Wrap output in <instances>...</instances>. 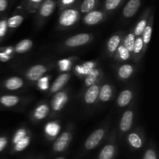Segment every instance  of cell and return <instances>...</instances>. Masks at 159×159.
<instances>
[{"label":"cell","instance_id":"obj_1","mask_svg":"<svg viewBox=\"0 0 159 159\" xmlns=\"http://www.w3.org/2000/svg\"><path fill=\"white\" fill-rule=\"evenodd\" d=\"M80 13L77 9L75 8H68L64 9L60 14L58 19V23L60 26L64 27H68L75 24L79 20Z\"/></svg>","mask_w":159,"mask_h":159},{"label":"cell","instance_id":"obj_2","mask_svg":"<svg viewBox=\"0 0 159 159\" xmlns=\"http://www.w3.org/2000/svg\"><path fill=\"white\" fill-rule=\"evenodd\" d=\"M92 35L89 34H79L76 35L71 36L67 39L65 42V44L68 48H77L82 46L91 40Z\"/></svg>","mask_w":159,"mask_h":159},{"label":"cell","instance_id":"obj_3","mask_svg":"<svg viewBox=\"0 0 159 159\" xmlns=\"http://www.w3.org/2000/svg\"><path fill=\"white\" fill-rule=\"evenodd\" d=\"M105 135V130L103 129L100 128L95 130L94 132L89 135L85 142V148L87 150H92L95 148L98 144L100 143L102 139Z\"/></svg>","mask_w":159,"mask_h":159},{"label":"cell","instance_id":"obj_4","mask_svg":"<svg viewBox=\"0 0 159 159\" xmlns=\"http://www.w3.org/2000/svg\"><path fill=\"white\" fill-rule=\"evenodd\" d=\"M106 13L100 10H93L85 14L83 17V22L89 26L96 25L105 19Z\"/></svg>","mask_w":159,"mask_h":159},{"label":"cell","instance_id":"obj_5","mask_svg":"<svg viewBox=\"0 0 159 159\" xmlns=\"http://www.w3.org/2000/svg\"><path fill=\"white\" fill-rule=\"evenodd\" d=\"M57 2L55 0H43L39 6L38 15L40 18L45 19L49 17L55 10Z\"/></svg>","mask_w":159,"mask_h":159},{"label":"cell","instance_id":"obj_6","mask_svg":"<svg viewBox=\"0 0 159 159\" xmlns=\"http://www.w3.org/2000/svg\"><path fill=\"white\" fill-rule=\"evenodd\" d=\"M47 70L48 69L46 66L43 65H34L26 71V78L33 82L38 81L40 78L43 77V75L46 73Z\"/></svg>","mask_w":159,"mask_h":159},{"label":"cell","instance_id":"obj_7","mask_svg":"<svg viewBox=\"0 0 159 159\" xmlns=\"http://www.w3.org/2000/svg\"><path fill=\"white\" fill-rule=\"evenodd\" d=\"M141 6V0H128L123 9V16L125 18H131L138 12Z\"/></svg>","mask_w":159,"mask_h":159},{"label":"cell","instance_id":"obj_8","mask_svg":"<svg viewBox=\"0 0 159 159\" xmlns=\"http://www.w3.org/2000/svg\"><path fill=\"white\" fill-rule=\"evenodd\" d=\"M67 102H68V95L65 92L57 93L51 99V108L54 111H59L62 110Z\"/></svg>","mask_w":159,"mask_h":159},{"label":"cell","instance_id":"obj_9","mask_svg":"<svg viewBox=\"0 0 159 159\" xmlns=\"http://www.w3.org/2000/svg\"><path fill=\"white\" fill-rule=\"evenodd\" d=\"M71 141V134L68 132L61 134L53 144V149L56 152H61L66 149Z\"/></svg>","mask_w":159,"mask_h":159},{"label":"cell","instance_id":"obj_10","mask_svg":"<svg viewBox=\"0 0 159 159\" xmlns=\"http://www.w3.org/2000/svg\"><path fill=\"white\" fill-rule=\"evenodd\" d=\"M134 120V113L131 110H127L123 114L120 122V129L122 132H127L132 127Z\"/></svg>","mask_w":159,"mask_h":159},{"label":"cell","instance_id":"obj_11","mask_svg":"<svg viewBox=\"0 0 159 159\" xmlns=\"http://www.w3.org/2000/svg\"><path fill=\"white\" fill-rule=\"evenodd\" d=\"M70 79V75L68 73H63L60 75L57 79L54 80L51 87V93H57L61 88H63Z\"/></svg>","mask_w":159,"mask_h":159},{"label":"cell","instance_id":"obj_12","mask_svg":"<svg viewBox=\"0 0 159 159\" xmlns=\"http://www.w3.org/2000/svg\"><path fill=\"white\" fill-rule=\"evenodd\" d=\"M99 88L97 85H93L89 87L86 93H85V96H84L85 102L87 104L95 103L96 101L97 100L98 97H99Z\"/></svg>","mask_w":159,"mask_h":159},{"label":"cell","instance_id":"obj_13","mask_svg":"<svg viewBox=\"0 0 159 159\" xmlns=\"http://www.w3.org/2000/svg\"><path fill=\"white\" fill-rule=\"evenodd\" d=\"M133 99V93L130 90L126 89L124 90L119 95L117 99V104L119 107H127L130 101Z\"/></svg>","mask_w":159,"mask_h":159},{"label":"cell","instance_id":"obj_14","mask_svg":"<svg viewBox=\"0 0 159 159\" xmlns=\"http://www.w3.org/2000/svg\"><path fill=\"white\" fill-rule=\"evenodd\" d=\"M149 12H150L149 9L146 10L144 16H142V18L137 23L136 26L134 28V32L133 33L134 34V36H136V37H139V36H141L142 34L143 31L144 30L146 26L148 25V16Z\"/></svg>","mask_w":159,"mask_h":159},{"label":"cell","instance_id":"obj_15","mask_svg":"<svg viewBox=\"0 0 159 159\" xmlns=\"http://www.w3.org/2000/svg\"><path fill=\"white\" fill-rule=\"evenodd\" d=\"M23 85V79L19 77H11L5 82V87L9 90H16L22 88Z\"/></svg>","mask_w":159,"mask_h":159},{"label":"cell","instance_id":"obj_16","mask_svg":"<svg viewBox=\"0 0 159 159\" xmlns=\"http://www.w3.org/2000/svg\"><path fill=\"white\" fill-rule=\"evenodd\" d=\"M113 95V89L111 85L106 84L102 86V88L99 89V97L102 102H107L110 100Z\"/></svg>","mask_w":159,"mask_h":159},{"label":"cell","instance_id":"obj_17","mask_svg":"<svg viewBox=\"0 0 159 159\" xmlns=\"http://www.w3.org/2000/svg\"><path fill=\"white\" fill-rule=\"evenodd\" d=\"M33 47V41L30 39H25L19 42L15 47V51L18 54H23L27 52Z\"/></svg>","mask_w":159,"mask_h":159},{"label":"cell","instance_id":"obj_18","mask_svg":"<svg viewBox=\"0 0 159 159\" xmlns=\"http://www.w3.org/2000/svg\"><path fill=\"white\" fill-rule=\"evenodd\" d=\"M99 0H83L80 6V11L82 13H88L94 10L99 4Z\"/></svg>","mask_w":159,"mask_h":159},{"label":"cell","instance_id":"obj_19","mask_svg":"<svg viewBox=\"0 0 159 159\" xmlns=\"http://www.w3.org/2000/svg\"><path fill=\"white\" fill-rule=\"evenodd\" d=\"M134 72V67L131 65H123L118 69V75L121 79H127L132 75Z\"/></svg>","mask_w":159,"mask_h":159},{"label":"cell","instance_id":"obj_20","mask_svg":"<svg viewBox=\"0 0 159 159\" xmlns=\"http://www.w3.org/2000/svg\"><path fill=\"white\" fill-rule=\"evenodd\" d=\"M20 101L18 96H12V95H6L0 98V102L3 106L6 107H12L16 105Z\"/></svg>","mask_w":159,"mask_h":159},{"label":"cell","instance_id":"obj_21","mask_svg":"<svg viewBox=\"0 0 159 159\" xmlns=\"http://www.w3.org/2000/svg\"><path fill=\"white\" fill-rule=\"evenodd\" d=\"M49 113V107L46 104H41L38 106L34 110V116L37 120H43L46 117Z\"/></svg>","mask_w":159,"mask_h":159},{"label":"cell","instance_id":"obj_22","mask_svg":"<svg viewBox=\"0 0 159 159\" xmlns=\"http://www.w3.org/2000/svg\"><path fill=\"white\" fill-rule=\"evenodd\" d=\"M115 147L113 144L106 145L99 154V159H112L114 156Z\"/></svg>","mask_w":159,"mask_h":159},{"label":"cell","instance_id":"obj_23","mask_svg":"<svg viewBox=\"0 0 159 159\" xmlns=\"http://www.w3.org/2000/svg\"><path fill=\"white\" fill-rule=\"evenodd\" d=\"M61 127L56 122H51L48 123L46 126H45V133L49 137H54L57 136L60 132Z\"/></svg>","mask_w":159,"mask_h":159},{"label":"cell","instance_id":"obj_24","mask_svg":"<svg viewBox=\"0 0 159 159\" xmlns=\"http://www.w3.org/2000/svg\"><path fill=\"white\" fill-rule=\"evenodd\" d=\"M124 0H105L103 5L104 10L107 12H112L116 10L124 3Z\"/></svg>","mask_w":159,"mask_h":159},{"label":"cell","instance_id":"obj_25","mask_svg":"<svg viewBox=\"0 0 159 159\" xmlns=\"http://www.w3.org/2000/svg\"><path fill=\"white\" fill-rule=\"evenodd\" d=\"M129 144L134 148H141L143 145V141L141 137L136 133H130L127 137Z\"/></svg>","mask_w":159,"mask_h":159},{"label":"cell","instance_id":"obj_26","mask_svg":"<svg viewBox=\"0 0 159 159\" xmlns=\"http://www.w3.org/2000/svg\"><path fill=\"white\" fill-rule=\"evenodd\" d=\"M121 39L119 35H113L109 39L107 43V49L110 53H114L120 46Z\"/></svg>","mask_w":159,"mask_h":159},{"label":"cell","instance_id":"obj_27","mask_svg":"<svg viewBox=\"0 0 159 159\" xmlns=\"http://www.w3.org/2000/svg\"><path fill=\"white\" fill-rule=\"evenodd\" d=\"M23 20H24L23 16L20 15V14H16V15L12 16H11L10 18H9V20H7L8 27L12 28V29L17 28L18 26H20V25L22 24Z\"/></svg>","mask_w":159,"mask_h":159},{"label":"cell","instance_id":"obj_28","mask_svg":"<svg viewBox=\"0 0 159 159\" xmlns=\"http://www.w3.org/2000/svg\"><path fill=\"white\" fill-rule=\"evenodd\" d=\"M99 70L96 68H93L88 75H86V78H85V84L86 86H92V85H95L96 82L97 81L98 77H99Z\"/></svg>","mask_w":159,"mask_h":159},{"label":"cell","instance_id":"obj_29","mask_svg":"<svg viewBox=\"0 0 159 159\" xmlns=\"http://www.w3.org/2000/svg\"><path fill=\"white\" fill-rule=\"evenodd\" d=\"M152 18L153 17L151 16L150 17V23H149L148 25H147L145 27V29H144V30L143 31L142 33V40H143V43H144V45H147L148 44L149 42H150L151 40V37H152Z\"/></svg>","mask_w":159,"mask_h":159},{"label":"cell","instance_id":"obj_30","mask_svg":"<svg viewBox=\"0 0 159 159\" xmlns=\"http://www.w3.org/2000/svg\"><path fill=\"white\" fill-rule=\"evenodd\" d=\"M95 63L93 61H87L82 65L76 66L75 70L79 75H88L94 68Z\"/></svg>","mask_w":159,"mask_h":159},{"label":"cell","instance_id":"obj_31","mask_svg":"<svg viewBox=\"0 0 159 159\" xmlns=\"http://www.w3.org/2000/svg\"><path fill=\"white\" fill-rule=\"evenodd\" d=\"M134 41H135V36L133 33H130V34H127V35L126 36L125 39H124V46L128 50V51L130 53L133 52Z\"/></svg>","mask_w":159,"mask_h":159},{"label":"cell","instance_id":"obj_32","mask_svg":"<svg viewBox=\"0 0 159 159\" xmlns=\"http://www.w3.org/2000/svg\"><path fill=\"white\" fill-rule=\"evenodd\" d=\"M30 142V138L29 136H26L23 139L15 144V150L16 152H21V151L24 150L29 145Z\"/></svg>","mask_w":159,"mask_h":159},{"label":"cell","instance_id":"obj_33","mask_svg":"<svg viewBox=\"0 0 159 159\" xmlns=\"http://www.w3.org/2000/svg\"><path fill=\"white\" fill-rule=\"evenodd\" d=\"M117 52L119 57L122 61H127L130 57V53L129 52L128 50L123 45H120L117 48Z\"/></svg>","mask_w":159,"mask_h":159},{"label":"cell","instance_id":"obj_34","mask_svg":"<svg viewBox=\"0 0 159 159\" xmlns=\"http://www.w3.org/2000/svg\"><path fill=\"white\" fill-rule=\"evenodd\" d=\"M71 65H72V63L69 59H61L58 61L59 69L63 72L69 71L71 68Z\"/></svg>","mask_w":159,"mask_h":159},{"label":"cell","instance_id":"obj_35","mask_svg":"<svg viewBox=\"0 0 159 159\" xmlns=\"http://www.w3.org/2000/svg\"><path fill=\"white\" fill-rule=\"evenodd\" d=\"M39 89L42 91H46L49 88V77L48 76H43L40 78L37 82Z\"/></svg>","mask_w":159,"mask_h":159},{"label":"cell","instance_id":"obj_36","mask_svg":"<svg viewBox=\"0 0 159 159\" xmlns=\"http://www.w3.org/2000/svg\"><path fill=\"white\" fill-rule=\"evenodd\" d=\"M143 48H144V43H143L142 38L140 37L135 38L134 44L133 48V53L138 54L139 53H141V51H142Z\"/></svg>","mask_w":159,"mask_h":159},{"label":"cell","instance_id":"obj_37","mask_svg":"<svg viewBox=\"0 0 159 159\" xmlns=\"http://www.w3.org/2000/svg\"><path fill=\"white\" fill-rule=\"evenodd\" d=\"M26 136V130L23 128L20 129V130H18L16 132L15 135H14L13 137L12 142H13L14 144H16L17 142L21 141V140L23 139Z\"/></svg>","mask_w":159,"mask_h":159},{"label":"cell","instance_id":"obj_38","mask_svg":"<svg viewBox=\"0 0 159 159\" xmlns=\"http://www.w3.org/2000/svg\"><path fill=\"white\" fill-rule=\"evenodd\" d=\"M43 0H26V5L29 9H36L40 6Z\"/></svg>","mask_w":159,"mask_h":159},{"label":"cell","instance_id":"obj_39","mask_svg":"<svg viewBox=\"0 0 159 159\" xmlns=\"http://www.w3.org/2000/svg\"><path fill=\"white\" fill-rule=\"evenodd\" d=\"M7 20H0V37H3L6 35V31H7Z\"/></svg>","mask_w":159,"mask_h":159},{"label":"cell","instance_id":"obj_40","mask_svg":"<svg viewBox=\"0 0 159 159\" xmlns=\"http://www.w3.org/2000/svg\"><path fill=\"white\" fill-rule=\"evenodd\" d=\"M144 159H157L156 153L152 149H148L146 151L145 154H144Z\"/></svg>","mask_w":159,"mask_h":159},{"label":"cell","instance_id":"obj_41","mask_svg":"<svg viewBox=\"0 0 159 159\" xmlns=\"http://www.w3.org/2000/svg\"><path fill=\"white\" fill-rule=\"evenodd\" d=\"M76 2V0H60L61 7H68Z\"/></svg>","mask_w":159,"mask_h":159},{"label":"cell","instance_id":"obj_42","mask_svg":"<svg viewBox=\"0 0 159 159\" xmlns=\"http://www.w3.org/2000/svg\"><path fill=\"white\" fill-rule=\"evenodd\" d=\"M7 138L5 137H0V152L4 150V148L7 145Z\"/></svg>","mask_w":159,"mask_h":159},{"label":"cell","instance_id":"obj_43","mask_svg":"<svg viewBox=\"0 0 159 159\" xmlns=\"http://www.w3.org/2000/svg\"><path fill=\"white\" fill-rule=\"evenodd\" d=\"M11 59V57L5 52H0V61L2 62H7Z\"/></svg>","mask_w":159,"mask_h":159},{"label":"cell","instance_id":"obj_44","mask_svg":"<svg viewBox=\"0 0 159 159\" xmlns=\"http://www.w3.org/2000/svg\"><path fill=\"white\" fill-rule=\"evenodd\" d=\"M8 7L7 0H0V12H4Z\"/></svg>","mask_w":159,"mask_h":159},{"label":"cell","instance_id":"obj_45","mask_svg":"<svg viewBox=\"0 0 159 159\" xmlns=\"http://www.w3.org/2000/svg\"><path fill=\"white\" fill-rule=\"evenodd\" d=\"M59 159H62V158H59Z\"/></svg>","mask_w":159,"mask_h":159}]
</instances>
